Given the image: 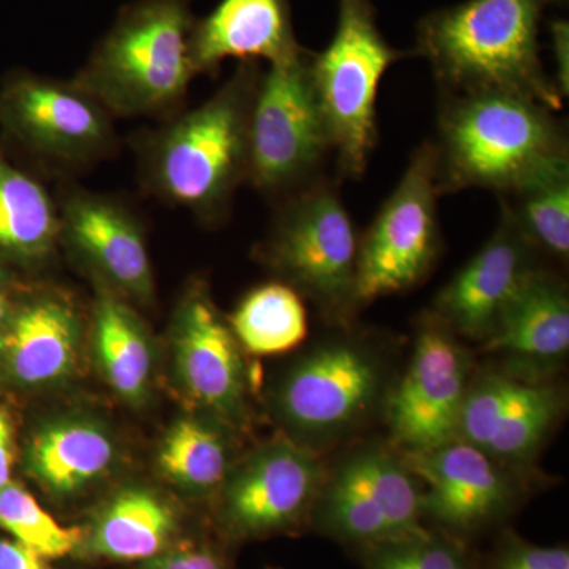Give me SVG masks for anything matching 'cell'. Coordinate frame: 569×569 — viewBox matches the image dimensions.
I'll return each mask as SVG.
<instances>
[{"mask_svg": "<svg viewBox=\"0 0 569 569\" xmlns=\"http://www.w3.org/2000/svg\"><path fill=\"white\" fill-rule=\"evenodd\" d=\"M121 452L110 427L88 415H62L33 430L26 470L44 492L70 500L111 477Z\"/></svg>", "mask_w": 569, "mask_h": 569, "instance_id": "21", "label": "cell"}, {"mask_svg": "<svg viewBox=\"0 0 569 569\" xmlns=\"http://www.w3.org/2000/svg\"><path fill=\"white\" fill-rule=\"evenodd\" d=\"M3 114L22 141L62 162L92 159L112 138L110 112L74 82H14L3 100Z\"/></svg>", "mask_w": 569, "mask_h": 569, "instance_id": "15", "label": "cell"}, {"mask_svg": "<svg viewBox=\"0 0 569 569\" xmlns=\"http://www.w3.org/2000/svg\"><path fill=\"white\" fill-rule=\"evenodd\" d=\"M0 530L48 560L77 552L84 537L77 527L61 526L32 493L14 482L0 489Z\"/></svg>", "mask_w": 569, "mask_h": 569, "instance_id": "29", "label": "cell"}, {"mask_svg": "<svg viewBox=\"0 0 569 569\" xmlns=\"http://www.w3.org/2000/svg\"><path fill=\"white\" fill-rule=\"evenodd\" d=\"M13 310L9 296H7L6 291L0 290V350H2L3 339H6Z\"/></svg>", "mask_w": 569, "mask_h": 569, "instance_id": "36", "label": "cell"}, {"mask_svg": "<svg viewBox=\"0 0 569 569\" xmlns=\"http://www.w3.org/2000/svg\"><path fill=\"white\" fill-rule=\"evenodd\" d=\"M194 71L217 69L224 59L282 61L301 51L288 0H222L192 32Z\"/></svg>", "mask_w": 569, "mask_h": 569, "instance_id": "22", "label": "cell"}, {"mask_svg": "<svg viewBox=\"0 0 569 569\" xmlns=\"http://www.w3.org/2000/svg\"><path fill=\"white\" fill-rule=\"evenodd\" d=\"M501 211L533 249L567 260L569 254V167L501 197Z\"/></svg>", "mask_w": 569, "mask_h": 569, "instance_id": "28", "label": "cell"}, {"mask_svg": "<svg viewBox=\"0 0 569 569\" xmlns=\"http://www.w3.org/2000/svg\"><path fill=\"white\" fill-rule=\"evenodd\" d=\"M367 548V569H470L458 546L426 530Z\"/></svg>", "mask_w": 569, "mask_h": 569, "instance_id": "30", "label": "cell"}, {"mask_svg": "<svg viewBox=\"0 0 569 569\" xmlns=\"http://www.w3.org/2000/svg\"><path fill=\"white\" fill-rule=\"evenodd\" d=\"M531 252L533 247L501 211L492 238L437 296L433 316L452 332L485 342L509 299L533 271Z\"/></svg>", "mask_w": 569, "mask_h": 569, "instance_id": "18", "label": "cell"}, {"mask_svg": "<svg viewBox=\"0 0 569 569\" xmlns=\"http://www.w3.org/2000/svg\"><path fill=\"white\" fill-rule=\"evenodd\" d=\"M312 512L325 533L366 546L425 530L418 478L380 448L359 449L323 478Z\"/></svg>", "mask_w": 569, "mask_h": 569, "instance_id": "10", "label": "cell"}, {"mask_svg": "<svg viewBox=\"0 0 569 569\" xmlns=\"http://www.w3.org/2000/svg\"><path fill=\"white\" fill-rule=\"evenodd\" d=\"M440 194L437 146L426 141L359 239L356 306L410 290L429 274L441 244Z\"/></svg>", "mask_w": 569, "mask_h": 569, "instance_id": "8", "label": "cell"}, {"mask_svg": "<svg viewBox=\"0 0 569 569\" xmlns=\"http://www.w3.org/2000/svg\"><path fill=\"white\" fill-rule=\"evenodd\" d=\"M561 411V392L550 385L511 373H485L468 385L456 438L498 463H527Z\"/></svg>", "mask_w": 569, "mask_h": 569, "instance_id": "14", "label": "cell"}, {"mask_svg": "<svg viewBox=\"0 0 569 569\" xmlns=\"http://www.w3.org/2000/svg\"><path fill=\"white\" fill-rule=\"evenodd\" d=\"M140 569H227V565L211 546L176 541L159 556L142 561Z\"/></svg>", "mask_w": 569, "mask_h": 569, "instance_id": "31", "label": "cell"}, {"mask_svg": "<svg viewBox=\"0 0 569 569\" xmlns=\"http://www.w3.org/2000/svg\"><path fill=\"white\" fill-rule=\"evenodd\" d=\"M403 462L426 485L422 512L449 529H478L498 518L511 501V482L498 462L459 438L407 455Z\"/></svg>", "mask_w": 569, "mask_h": 569, "instance_id": "16", "label": "cell"}, {"mask_svg": "<svg viewBox=\"0 0 569 569\" xmlns=\"http://www.w3.org/2000/svg\"><path fill=\"white\" fill-rule=\"evenodd\" d=\"M173 372L194 407L227 426L247 417V369L230 321L203 287L183 296L171 325Z\"/></svg>", "mask_w": 569, "mask_h": 569, "instance_id": "13", "label": "cell"}, {"mask_svg": "<svg viewBox=\"0 0 569 569\" xmlns=\"http://www.w3.org/2000/svg\"><path fill=\"white\" fill-rule=\"evenodd\" d=\"M468 385L467 351L440 318L427 317L410 365L389 399V429L396 443L415 455L455 440Z\"/></svg>", "mask_w": 569, "mask_h": 569, "instance_id": "12", "label": "cell"}, {"mask_svg": "<svg viewBox=\"0 0 569 569\" xmlns=\"http://www.w3.org/2000/svg\"><path fill=\"white\" fill-rule=\"evenodd\" d=\"M385 370L372 348L332 339L302 356L272 392V410L291 440L310 451L362 425L380 400Z\"/></svg>", "mask_w": 569, "mask_h": 569, "instance_id": "6", "label": "cell"}, {"mask_svg": "<svg viewBox=\"0 0 569 569\" xmlns=\"http://www.w3.org/2000/svg\"><path fill=\"white\" fill-rule=\"evenodd\" d=\"M82 323L74 306L59 295H41L13 310L2 350L3 373L21 389L66 383L80 358Z\"/></svg>", "mask_w": 569, "mask_h": 569, "instance_id": "19", "label": "cell"}, {"mask_svg": "<svg viewBox=\"0 0 569 569\" xmlns=\"http://www.w3.org/2000/svg\"><path fill=\"white\" fill-rule=\"evenodd\" d=\"M552 50L557 71L553 82H556L561 99H567L569 92V26L567 21L553 22Z\"/></svg>", "mask_w": 569, "mask_h": 569, "instance_id": "34", "label": "cell"}, {"mask_svg": "<svg viewBox=\"0 0 569 569\" xmlns=\"http://www.w3.org/2000/svg\"><path fill=\"white\" fill-rule=\"evenodd\" d=\"M10 282V276L9 272L6 271V269L0 266V290L6 291L7 284Z\"/></svg>", "mask_w": 569, "mask_h": 569, "instance_id": "37", "label": "cell"}, {"mask_svg": "<svg viewBox=\"0 0 569 569\" xmlns=\"http://www.w3.org/2000/svg\"><path fill=\"white\" fill-rule=\"evenodd\" d=\"M17 443H14L13 417L7 407L0 406V489L11 482Z\"/></svg>", "mask_w": 569, "mask_h": 569, "instance_id": "35", "label": "cell"}, {"mask_svg": "<svg viewBox=\"0 0 569 569\" xmlns=\"http://www.w3.org/2000/svg\"><path fill=\"white\" fill-rule=\"evenodd\" d=\"M550 0H467L429 14L418 50L447 93L505 92L560 111L563 99L539 56Z\"/></svg>", "mask_w": 569, "mask_h": 569, "instance_id": "2", "label": "cell"}, {"mask_svg": "<svg viewBox=\"0 0 569 569\" xmlns=\"http://www.w3.org/2000/svg\"><path fill=\"white\" fill-rule=\"evenodd\" d=\"M260 74L241 67L233 80L176 119L153 142L149 176L157 192L194 212H219L249 171L250 112Z\"/></svg>", "mask_w": 569, "mask_h": 569, "instance_id": "3", "label": "cell"}, {"mask_svg": "<svg viewBox=\"0 0 569 569\" xmlns=\"http://www.w3.org/2000/svg\"><path fill=\"white\" fill-rule=\"evenodd\" d=\"M0 569H56L50 560L13 538H0Z\"/></svg>", "mask_w": 569, "mask_h": 569, "instance_id": "33", "label": "cell"}, {"mask_svg": "<svg viewBox=\"0 0 569 569\" xmlns=\"http://www.w3.org/2000/svg\"><path fill=\"white\" fill-rule=\"evenodd\" d=\"M403 56L381 36L370 0H339L335 39L310 71L342 178L365 174L378 141V88Z\"/></svg>", "mask_w": 569, "mask_h": 569, "instance_id": "5", "label": "cell"}, {"mask_svg": "<svg viewBox=\"0 0 569 569\" xmlns=\"http://www.w3.org/2000/svg\"><path fill=\"white\" fill-rule=\"evenodd\" d=\"M323 478L310 449L291 438L272 441L231 468L224 478L220 523L238 539L295 529L312 512Z\"/></svg>", "mask_w": 569, "mask_h": 569, "instance_id": "11", "label": "cell"}, {"mask_svg": "<svg viewBox=\"0 0 569 569\" xmlns=\"http://www.w3.org/2000/svg\"><path fill=\"white\" fill-rule=\"evenodd\" d=\"M190 40L179 0H149L119 22L74 84L116 114L168 110L197 74Z\"/></svg>", "mask_w": 569, "mask_h": 569, "instance_id": "4", "label": "cell"}, {"mask_svg": "<svg viewBox=\"0 0 569 569\" xmlns=\"http://www.w3.org/2000/svg\"><path fill=\"white\" fill-rule=\"evenodd\" d=\"M496 569H569V550L539 548L511 538L501 549Z\"/></svg>", "mask_w": 569, "mask_h": 569, "instance_id": "32", "label": "cell"}, {"mask_svg": "<svg viewBox=\"0 0 569 569\" xmlns=\"http://www.w3.org/2000/svg\"><path fill=\"white\" fill-rule=\"evenodd\" d=\"M553 111L505 92H443L438 112L441 193L496 190L501 197L569 167Z\"/></svg>", "mask_w": 569, "mask_h": 569, "instance_id": "1", "label": "cell"}, {"mask_svg": "<svg viewBox=\"0 0 569 569\" xmlns=\"http://www.w3.org/2000/svg\"><path fill=\"white\" fill-rule=\"evenodd\" d=\"M61 236L59 211L31 176L0 159V253L43 260Z\"/></svg>", "mask_w": 569, "mask_h": 569, "instance_id": "26", "label": "cell"}, {"mask_svg": "<svg viewBox=\"0 0 569 569\" xmlns=\"http://www.w3.org/2000/svg\"><path fill=\"white\" fill-rule=\"evenodd\" d=\"M305 50L269 63L254 91L247 179L276 193L306 182L332 152Z\"/></svg>", "mask_w": 569, "mask_h": 569, "instance_id": "7", "label": "cell"}, {"mask_svg": "<svg viewBox=\"0 0 569 569\" xmlns=\"http://www.w3.org/2000/svg\"><path fill=\"white\" fill-rule=\"evenodd\" d=\"M61 236L103 287L138 302H151L153 274L140 223L123 206L99 194H70L62 211Z\"/></svg>", "mask_w": 569, "mask_h": 569, "instance_id": "17", "label": "cell"}, {"mask_svg": "<svg viewBox=\"0 0 569 569\" xmlns=\"http://www.w3.org/2000/svg\"><path fill=\"white\" fill-rule=\"evenodd\" d=\"M92 347L112 392L130 406H142L156 367L151 335L126 299L107 287H99L93 305Z\"/></svg>", "mask_w": 569, "mask_h": 569, "instance_id": "24", "label": "cell"}, {"mask_svg": "<svg viewBox=\"0 0 569 569\" xmlns=\"http://www.w3.org/2000/svg\"><path fill=\"white\" fill-rule=\"evenodd\" d=\"M224 426L212 417H183L174 421L157 448L160 475L193 496L220 489L233 468V447Z\"/></svg>", "mask_w": 569, "mask_h": 569, "instance_id": "25", "label": "cell"}, {"mask_svg": "<svg viewBox=\"0 0 569 569\" xmlns=\"http://www.w3.org/2000/svg\"><path fill=\"white\" fill-rule=\"evenodd\" d=\"M230 326L242 350L258 356L287 353L309 331L301 296L291 284L280 282L250 291L236 307Z\"/></svg>", "mask_w": 569, "mask_h": 569, "instance_id": "27", "label": "cell"}, {"mask_svg": "<svg viewBox=\"0 0 569 569\" xmlns=\"http://www.w3.org/2000/svg\"><path fill=\"white\" fill-rule=\"evenodd\" d=\"M178 509L149 486L122 488L104 501L88 530L81 550L97 560L142 561L159 556L178 541Z\"/></svg>", "mask_w": 569, "mask_h": 569, "instance_id": "23", "label": "cell"}, {"mask_svg": "<svg viewBox=\"0 0 569 569\" xmlns=\"http://www.w3.org/2000/svg\"><path fill=\"white\" fill-rule=\"evenodd\" d=\"M359 239L335 183L317 182L284 206L268 241L269 264L331 316L355 302Z\"/></svg>", "mask_w": 569, "mask_h": 569, "instance_id": "9", "label": "cell"}, {"mask_svg": "<svg viewBox=\"0 0 569 569\" xmlns=\"http://www.w3.org/2000/svg\"><path fill=\"white\" fill-rule=\"evenodd\" d=\"M485 351L503 355L511 376H546L560 366L569 351V299L567 288L537 269L527 276L498 318Z\"/></svg>", "mask_w": 569, "mask_h": 569, "instance_id": "20", "label": "cell"}]
</instances>
